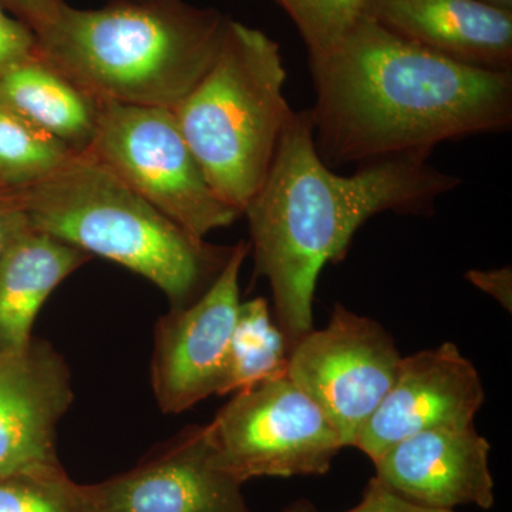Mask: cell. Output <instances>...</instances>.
<instances>
[{"label": "cell", "instance_id": "1", "mask_svg": "<svg viewBox=\"0 0 512 512\" xmlns=\"http://www.w3.org/2000/svg\"><path fill=\"white\" fill-rule=\"evenodd\" d=\"M311 72L313 137L330 168L427 161L444 141L512 124V70L456 62L369 18Z\"/></svg>", "mask_w": 512, "mask_h": 512}, {"label": "cell", "instance_id": "2", "mask_svg": "<svg viewBox=\"0 0 512 512\" xmlns=\"http://www.w3.org/2000/svg\"><path fill=\"white\" fill-rule=\"evenodd\" d=\"M461 184L427 161L389 160L340 175L319 156L309 110L293 114L268 177L244 210L255 275L271 286L289 345L313 329L320 272L348 252L357 229L382 212L427 214Z\"/></svg>", "mask_w": 512, "mask_h": 512}, {"label": "cell", "instance_id": "3", "mask_svg": "<svg viewBox=\"0 0 512 512\" xmlns=\"http://www.w3.org/2000/svg\"><path fill=\"white\" fill-rule=\"evenodd\" d=\"M229 19L184 0L63 3L40 53L99 103L173 109L210 69Z\"/></svg>", "mask_w": 512, "mask_h": 512}, {"label": "cell", "instance_id": "4", "mask_svg": "<svg viewBox=\"0 0 512 512\" xmlns=\"http://www.w3.org/2000/svg\"><path fill=\"white\" fill-rule=\"evenodd\" d=\"M16 192L30 228L143 276L171 308L200 298L234 249L185 231L86 154Z\"/></svg>", "mask_w": 512, "mask_h": 512}, {"label": "cell", "instance_id": "5", "mask_svg": "<svg viewBox=\"0 0 512 512\" xmlns=\"http://www.w3.org/2000/svg\"><path fill=\"white\" fill-rule=\"evenodd\" d=\"M285 80L278 43L229 19L210 69L171 109L208 184L241 214L268 177L295 114Z\"/></svg>", "mask_w": 512, "mask_h": 512}, {"label": "cell", "instance_id": "6", "mask_svg": "<svg viewBox=\"0 0 512 512\" xmlns=\"http://www.w3.org/2000/svg\"><path fill=\"white\" fill-rule=\"evenodd\" d=\"M84 154L195 237L242 217L212 190L170 109L101 103Z\"/></svg>", "mask_w": 512, "mask_h": 512}, {"label": "cell", "instance_id": "7", "mask_svg": "<svg viewBox=\"0 0 512 512\" xmlns=\"http://www.w3.org/2000/svg\"><path fill=\"white\" fill-rule=\"evenodd\" d=\"M207 431L222 468L242 484L322 476L345 447L329 417L286 375L239 390Z\"/></svg>", "mask_w": 512, "mask_h": 512}, {"label": "cell", "instance_id": "8", "mask_svg": "<svg viewBox=\"0 0 512 512\" xmlns=\"http://www.w3.org/2000/svg\"><path fill=\"white\" fill-rule=\"evenodd\" d=\"M402 355L376 320L335 305L328 326L292 346L286 376L318 404L345 447L393 386Z\"/></svg>", "mask_w": 512, "mask_h": 512}, {"label": "cell", "instance_id": "9", "mask_svg": "<svg viewBox=\"0 0 512 512\" xmlns=\"http://www.w3.org/2000/svg\"><path fill=\"white\" fill-rule=\"evenodd\" d=\"M249 252V242L239 241L200 298L183 308H171L158 320L151 384L163 413L187 412L218 394L241 305L239 274Z\"/></svg>", "mask_w": 512, "mask_h": 512}, {"label": "cell", "instance_id": "10", "mask_svg": "<svg viewBox=\"0 0 512 512\" xmlns=\"http://www.w3.org/2000/svg\"><path fill=\"white\" fill-rule=\"evenodd\" d=\"M485 400L476 366L454 343L402 357L393 386L357 433L353 447L375 463L421 431L470 426Z\"/></svg>", "mask_w": 512, "mask_h": 512}, {"label": "cell", "instance_id": "11", "mask_svg": "<svg viewBox=\"0 0 512 512\" xmlns=\"http://www.w3.org/2000/svg\"><path fill=\"white\" fill-rule=\"evenodd\" d=\"M97 512H248L207 426L190 427L126 473L89 485Z\"/></svg>", "mask_w": 512, "mask_h": 512}, {"label": "cell", "instance_id": "12", "mask_svg": "<svg viewBox=\"0 0 512 512\" xmlns=\"http://www.w3.org/2000/svg\"><path fill=\"white\" fill-rule=\"evenodd\" d=\"M74 399L72 373L50 343L0 353V478L57 466V426Z\"/></svg>", "mask_w": 512, "mask_h": 512}, {"label": "cell", "instance_id": "13", "mask_svg": "<svg viewBox=\"0 0 512 512\" xmlns=\"http://www.w3.org/2000/svg\"><path fill=\"white\" fill-rule=\"evenodd\" d=\"M491 446L470 426L421 431L375 461L376 478L406 500L433 510L494 505Z\"/></svg>", "mask_w": 512, "mask_h": 512}, {"label": "cell", "instance_id": "14", "mask_svg": "<svg viewBox=\"0 0 512 512\" xmlns=\"http://www.w3.org/2000/svg\"><path fill=\"white\" fill-rule=\"evenodd\" d=\"M366 18L456 62L512 70V10L481 0H370Z\"/></svg>", "mask_w": 512, "mask_h": 512}, {"label": "cell", "instance_id": "15", "mask_svg": "<svg viewBox=\"0 0 512 512\" xmlns=\"http://www.w3.org/2000/svg\"><path fill=\"white\" fill-rule=\"evenodd\" d=\"M92 256L37 229L19 235L0 258V353L32 340L40 309Z\"/></svg>", "mask_w": 512, "mask_h": 512}, {"label": "cell", "instance_id": "16", "mask_svg": "<svg viewBox=\"0 0 512 512\" xmlns=\"http://www.w3.org/2000/svg\"><path fill=\"white\" fill-rule=\"evenodd\" d=\"M0 106L84 154L96 136L101 103L40 53L0 76Z\"/></svg>", "mask_w": 512, "mask_h": 512}, {"label": "cell", "instance_id": "17", "mask_svg": "<svg viewBox=\"0 0 512 512\" xmlns=\"http://www.w3.org/2000/svg\"><path fill=\"white\" fill-rule=\"evenodd\" d=\"M291 345L264 298L241 302L229 340L218 396L285 376Z\"/></svg>", "mask_w": 512, "mask_h": 512}, {"label": "cell", "instance_id": "18", "mask_svg": "<svg viewBox=\"0 0 512 512\" xmlns=\"http://www.w3.org/2000/svg\"><path fill=\"white\" fill-rule=\"evenodd\" d=\"M69 147L0 106V185L20 190L49 177L74 157Z\"/></svg>", "mask_w": 512, "mask_h": 512}, {"label": "cell", "instance_id": "19", "mask_svg": "<svg viewBox=\"0 0 512 512\" xmlns=\"http://www.w3.org/2000/svg\"><path fill=\"white\" fill-rule=\"evenodd\" d=\"M0 512H97L89 485L60 464L0 478Z\"/></svg>", "mask_w": 512, "mask_h": 512}, {"label": "cell", "instance_id": "20", "mask_svg": "<svg viewBox=\"0 0 512 512\" xmlns=\"http://www.w3.org/2000/svg\"><path fill=\"white\" fill-rule=\"evenodd\" d=\"M298 29L309 60L332 52L367 15L370 0H275Z\"/></svg>", "mask_w": 512, "mask_h": 512}, {"label": "cell", "instance_id": "21", "mask_svg": "<svg viewBox=\"0 0 512 512\" xmlns=\"http://www.w3.org/2000/svg\"><path fill=\"white\" fill-rule=\"evenodd\" d=\"M37 53L35 32L0 3V76Z\"/></svg>", "mask_w": 512, "mask_h": 512}, {"label": "cell", "instance_id": "22", "mask_svg": "<svg viewBox=\"0 0 512 512\" xmlns=\"http://www.w3.org/2000/svg\"><path fill=\"white\" fill-rule=\"evenodd\" d=\"M346 512H450L433 510L406 500L402 495L394 493L392 488L384 485L377 478H372L367 484L362 501L355 508Z\"/></svg>", "mask_w": 512, "mask_h": 512}, {"label": "cell", "instance_id": "23", "mask_svg": "<svg viewBox=\"0 0 512 512\" xmlns=\"http://www.w3.org/2000/svg\"><path fill=\"white\" fill-rule=\"evenodd\" d=\"M29 227L18 192L0 185V258L10 244Z\"/></svg>", "mask_w": 512, "mask_h": 512}, {"label": "cell", "instance_id": "24", "mask_svg": "<svg viewBox=\"0 0 512 512\" xmlns=\"http://www.w3.org/2000/svg\"><path fill=\"white\" fill-rule=\"evenodd\" d=\"M0 3L36 35L56 19L64 0H0Z\"/></svg>", "mask_w": 512, "mask_h": 512}, {"label": "cell", "instance_id": "25", "mask_svg": "<svg viewBox=\"0 0 512 512\" xmlns=\"http://www.w3.org/2000/svg\"><path fill=\"white\" fill-rule=\"evenodd\" d=\"M466 278L476 288L494 298L508 312L512 311V271L511 266H504L491 271H468Z\"/></svg>", "mask_w": 512, "mask_h": 512}, {"label": "cell", "instance_id": "26", "mask_svg": "<svg viewBox=\"0 0 512 512\" xmlns=\"http://www.w3.org/2000/svg\"><path fill=\"white\" fill-rule=\"evenodd\" d=\"M481 2L497 6V8L512 10V0H481Z\"/></svg>", "mask_w": 512, "mask_h": 512}, {"label": "cell", "instance_id": "27", "mask_svg": "<svg viewBox=\"0 0 512 512\" xmlns=\"http://www.w3.org/2000/svg\"><path fill=\"white\" fill-rule=\"evenodd\" d=\"M450 512H454V511H450Z\"/></svg>", "mask_w": 512, "mask_h": 512}]
</instances>
